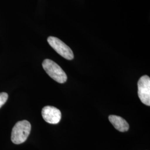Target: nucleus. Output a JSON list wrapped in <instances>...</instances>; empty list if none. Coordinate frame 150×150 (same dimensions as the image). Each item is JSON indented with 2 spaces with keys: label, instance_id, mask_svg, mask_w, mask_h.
Masks as SVG:
<instances>
[{
  "label": "nucleus",
  "instance_id": "1",
  "mask_svg": "<svg viewBox=\"0 0 150 150\" xmlns=\"http://www.w3.org/2000/svg\"><path fill=\"white\" fill-rule=\"evenodd\" d=\"M31 129V125L27 120L20 121L17 122L12 130V142L16 145L25 142L30 134Z\"/></svg>",
  "mask_w": 150,
  "mask_h": 150
},
{
  "label": "nucleus",
  "instance_id": "2",
  "mask_svg": "<svg viewBox=\"0 0 150 150\" xmlns=\"http://www.w3.org/2000/svg\"><path fill=\"white\" fill-rule=\"evenodd\" d=\"M42 67L48 76L59 83H64L67 79L64 71L59 64L52 60L45 59L42 62Z\"/></svg>",
  "mask_w": 150,
  "mask_h": 150
},
{
  "label": "nucleus",
  "instance_id": "3",
  "mask_svg": "<svg viewBox=\"0 0 150 150\" xmlns=\"http://www.w3.org/2000/svg\"><path fill=\"white\" fill-rule=\"evenodd\" d=\"M47 42L51 47L57 53L66 59H74V56L72 50L58 38L50 36L47 38Z\"/></svg>",
  "mask_w": 150,
  "mask_h": 150
},
{
  "label": "nucleus",
  "instance_id": "4",
  "mask_svg": "<svg viewBox=\"0 0 150 150\" xmlns=\"http://www.w3.org/2000/svg\"><path fill=\"white\" fill-rule=\"evenodd\" d=\"M138 96L141 101L150 106V78L147 75L142 76L138 81Z\"/></svg>",
  "mask_w": 150,
  "mask_h": 150
},
{
  "label": "nucleus",
  "instance_id": "5",
  "mask_svg": "<svg viewBox=\"0 0 150 150\" xmlns=\"http://www.w3.org/2000/svg\"><path fill=\"white\" fill-rule=\"evenodd\" d=\"M41 113L44 120L51 124L59 123L61 118V112L56 107L45 106L42 108Z\"/></svg>",
  "mask_w": 150,
  "mask_h": 150
},
{
  "label": "nucleus",
  "instance_id": "6",
  "mask_svg": "<svg viewBox=\"0 0 150 150\" xmlns=\"http://www.w3.org/2000/svg\"><path fill=\"white\" fill-rule=\"evenodd\" d=\"M108 119L114 127L119 131L126 132L129 130V123L121 117L116 115H110Z\"/></svg>",
  "mask_w": 150,
  "mask_h": 150
},
{
  "label": "nucleus",
  "instance_id": "7",
  "mask_svg": "<svg viewBox=\"0 0 150 150\" xmlns=\"http://www.w3.org/2000/svg\"><path fill=\"white\" fill-rule=\"evenodd\" d=\"M8 94L5 92L0 93V108L2 107L8 99Z\"/></svg>",
  "mask_w": 150,
  "mask_h": 150
}]
</instances>
